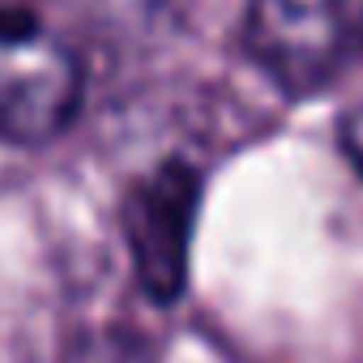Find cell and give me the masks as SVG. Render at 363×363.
<instances>
[{"label":"cell","mask_w":363,"mask_h":363,"mask_svg":"<svg viewBox=\"0 0 363 363\" xmlns=\"http://www.w3.org/2000/svg\"><path fill=\"white\" fill-rule=\"evenodd\" d=\"M86 73L77 52L35 13L0 9V141L43 145L82 107Z\"/></svg>","instance_id":"1"},{"label":"cell","mask_w":363,"mask_h":363,"mask_svg":"<svg viewBox=\"0 0 363 363\" xmlns=\"http://www.w3.org/2000/svg\"><path fill=\"white\" fill-rule=\"evenodd\" d=\"M197 171L184 162H162L124 201V235L137 278L150 299L171 303L189 282V248L197 223Z\"/></svg>","instance_id":"3"},{"label":"cell","mask_w":363,"mask_h":363,"mask_svg":"<svg viewBox=\"0 0 363 363\" xmlns=\"http://www.w3.org/2000/svg\"><path fill=\"white\" fill-rule=\"evenodd\" d=\"M337 141H342V154L350 158V167H354V171H359V179H363V103H359V107H350V111L342 116Z\"/></svg>","instance_id":"5"},{"label":"cell","mask_w":363,"mask_h":363,"mask_svg":"<svg viewBox=\"0 0 363 363\" xmlns=\"http://www.w3.org/2000/svg\"><path fill=\"white\" fill-rule=\"evenodd\" d=\"M248 56L286 94L320 90L350 52L346 0H252L244 22Z\"/></svg>","instance_id":"2"},{"label":"cell","mask_w":363,"mask_h":363,"mask_svg":"<svg viewBox=\"0 0 363 363\" xmlns=\"http://www.w3.org/2000/svg\"><path fill=\"white\" fill-rule=\"evenodd\" d=\"M60 363H154V350L128 329H94L77 337Z\"/></svg>","instance_id":"4"}]
</instances>
